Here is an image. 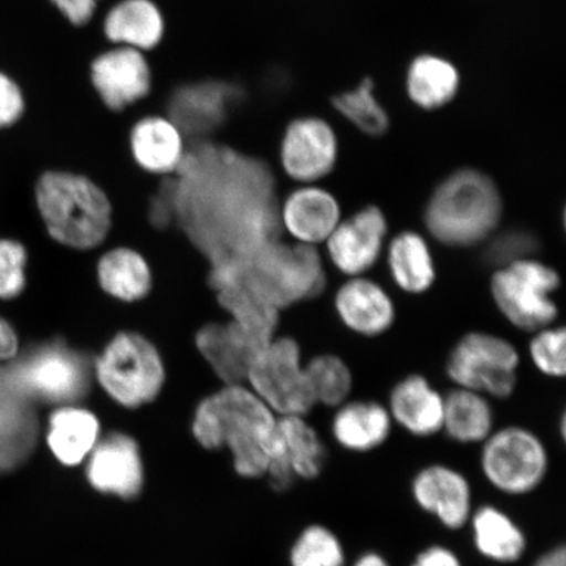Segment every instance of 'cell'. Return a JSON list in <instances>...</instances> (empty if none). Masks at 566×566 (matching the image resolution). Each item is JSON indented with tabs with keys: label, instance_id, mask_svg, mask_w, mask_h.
Listing matches in <instances>:
<instances>
[{
	"label": "cell",
	"instance_id": "cell-34",
	"mask_svg": "<svg viewBox=\"0 0 566 566\" xmlns=\"http://www.w3.org/2000/svg\"><path fill=\"white\" fill-rule=\"evenodd\" d=\"M292 566H345L346 555L339 537L323 525L303 530L290 554Z\"/></svg>",
	"mask_w": 566,
	"mask_h": 566
},
{
	"label": "cell",
	"instance_id": "cell-8",
	"mask_svg": "<svg viewBox=\"0 0 566 566\" xmlns=\"http://www.w3.org/2000/svg\"><path fill=\"white\" fill-rule=\"evenodd\" d=\"M480 469L488 484L511 497L539 490L549 471V452L535 431L507 424L481 443Z\"/></svg>",
	"mask_w": 566,
	"mask_h": 566
},
{
	"label": "cell",
	"instance_id": "cell-36",
	"mask_svg": "<svg viewBox=\"0 0 566 566\" xmlns=\"http://www.w3.org/2000/svg\"><path fill=\"white\" fill-rule=\"evenodd\" d=\"M565 328L549 325L534 332L528 345L531 363L544 377L562 379L566 373Z\"/></svg>",
	"mask_w": 566,
	"mask_h": 566
},
{
	"label": "cell",
	"instance_id": "cell-23",
	"mask_svg": "<svg viewBox=\"0 0 566 566\" xmlns=\"http://www.w3.org/2000/svg\"><path fill=\"white\" fill-rule=\"evenodd\" d=\"M165 18L153 0H119L105 12L103 32L112 46L150 53L165 35Z\"/></svg>",
	"mask_w": 566,
	"mask_h": 566
},
{
	"label": "cell",
	"instance_id": "cell-35",
	"mask_svg": "<svg viewBox=\"0 0 566 566\" xmlns=\"http://www.w3.org/2000/svg\"><path fill=\"white\" fill-rule=\"evenodd\" d=\"M539 250L541 242L534 232L525 229L497 230L483 244V259L486 265L497 269L535 258Z\"/></svg>",
	"mask_w": 566,
	"mask_h": 566
},
{
	"label": "cell",
	"instance_id": "cell-9",
	"mask_svg": "<svg viewBox=\"0 0 566 566\" xmlns=\"http://www.w3.org/2000/svg\"><path fill=\"white\" fill-rule=\"evenodd\" d=\"M520 364L518 349L506 338L472 331L452 346L444 370L455 387L505 400L518 386Z\"/></svg>",
	"mask_w": 566,
	"mask_h": 566
},
{
	"label": "cell",
	"instance_id": "cell-39",
	"mask_svg": "<svg viewBox=\"0 0 566 566\" xmlns=\"http://www.w3.org/2000/svg\"><path fill=\"white\" fill-rule=\"evenodd\" d=\"M71 25L81 28L91 23L102 0H49Z\"/></svg>",
	"mask_w": 566,
	"mask_h": 566
},
{
	"label": "cell",
	"instance_id": "cell-32",
	"mask_svg": "<svg viewBox=\"0 0 566 566\" xmlns=\"http://www.w3.org/2000/svg\"><path fill=\"white\" fill-rule=\"evenodd\" d=\"M317 405L337 408L348 401L353 391V374L348 364L336 354L325 353L306 365Z\"/></svg>",
	"mask_w": 566,
	"mask_h": 566
},
{
	"label": "cell",
	"instance_id": "cell-37",
	"mask_svg": "<svg viewBox=\"0 0 566 566\" xmlns=\"http://www.w3.org/2000/svg\"><path fill=\"white\" fill-rule=\"evenodd\" d=\"M27 251L13 240H0V298H15L25 286Z\"/></svg>",
	"mask_w": 566,
	"mask_h": 566
},
{
	"label": "cell",
	"instance_id": "cell-13",
	"mask_svg": "<svg viewBox=\"0 0 566 566\" xmlns=\"http://www.w3.org/2000/svg\"><path fill=\"white\" fill-rule=\"evenodd\" d=\"M90 81L105 108L122 113L150 95V63L138 49L111 46L92 60Z\"/></svg>",
	"mask_w": 566,
	"mask_h": 566
},
{
	"label": "cell",
	"instance_id": "cell-40",
	"mask_svg": "<svg viewBox=\"0 0 566 566\" xmlns=\"http://www.w3.org/2000/svg\"><path fill=\"white\" fill-rule=\"evenodd\" d=\"M410 566H463V563L451 548L434 544L422 549Z\"/></svg>",
	"mask_w": 566,
	"mask_h": 566
},
{
	"label": "cell",
	"instance_id": "cell-38",
	"mask_svg": "<svg viewBox=\"0 0 566 566\" xmlns=\"http://www.w3.org/2000/svg\"><path fill=\"white\" fill-rule=\"evenodd\" d=\"M27 113L23 86L10 71L0 69V130L17 127Z\"/></svg>",
	"mask_w": 566,
	"mask_h": 566
},
{
	"label": "cell",
	"instance_id": "cell-28",
	"mask_svg": "<svg viewBox=\"0 0 566 566\" xmlns=\"http://www.w3.org/2000/svg\"><path fill=\"white\" fill-rule=\"evenodd\" d=\"M38 441V419L30 401L2 389L0 392V473L17 469L31 455Z\"/></svg>",
	"mask_w": 566,
	"mask_h": 566
},
{
	"label": "cell",
	"instance_id": "cell-6",
	"mask_svg": "<svg viewBox=\"0 0 566 566\" xmlns=\"http://www.w3.org/2000/svg\"><path fill=\"white\" fill-rule=\"evenodd\" d=\"M562 286L555 268L536 258L494 269L490 282L494 306L514 328L534 332L554 325L558 307L552 295Z\"/></svg>",
	"mask_w": 566,
	"mask_h": 566
},
{
	"label": "cell",
	"instance_id": "cell-21",
	"mask_svg": "<svg viewBox=\"0 0 566 566\" xmlns=\"http://www.w3.org/2000/svg\"><path fill=\"white\" fill-rule=\"evenodd\" d=\"M87 475L97 491L136 497L142 486L138 446L130 437L112 434L91 451Z\"/></svg>",
	"mask_w": 566,
	"mask_h": 566
},
{
	"label": "cell",
	"instance_id": "cell-44",
	"mask_svg": "<svg viewBox=\"0 0 566 566\" xmlns=\"http://www.w3.org/2000/svg\"><path fill=\"white\" fill-rule=\"evenodd\" d=\"M3 386H2V379H0V392H2Z\"/></svg>",
	"mask_w": 566,
	"mask_h": 566
},
{
	"label": "cell",
	"instance_id": "cell-11",
	"mask_svg": "<svg viewBox=\"0 0 566 566\" xmlns=\"http://www.w3.org/2000/svg\"><path fill=\"white\" fill-rule=\"evenodd\" d=\"M98 381L119 405L136 408L157 398L165 369L157 349L136 334H119L97 359Z\"/></svg>",
	"mask_w": 566,
	"mask_h": 566
},
{
	"label": "cell",
	"instance_id": "cell-41",
	"mask_svg": "<svg viewBox=\"0 0 566 566\" xmlns=\"http://www.w3.org/2000/svg\"><path fill=\"white\" fill-rule=\"evenodd\" d=\"M18 348L19 343L15 331L0 317V360L15 358Z\"/></svg>",
	"mask_w": 566,
	"mask_h": 566
},
{
	"label": "cell",
	"instance_id": "cell-24",
	"mask_svg": "<svg viewBox=\"0 0 566 566\" xmlns=\"http://www.w3.org/2000/svg\"><path fill=\"white\" fill-rule=\"evenodd\" d=\"M198 348L219 377L237 385L245 379L254 357L265 348L235 323L211 324L197 337Z\"/></svg>",
	"mask_w": 566,
	"mask_h": 566
},
{
	"label": "cell",
	"instance_id": "cell-5",
	"mask_svg": "<svg viewBox=\"0 0 566 566\" xmlns=\"http://www.w3.org/2000/svg\"><path fill=\"white\" fill-rule=\"evenodd\" d=\"M35 200L56 242L90 250L101 244L109 231L108 197L84 174L49 169L35 184Z\"/></svg>",
	"mask_w": 566,
	"mask_h": 566
},
{
	"label": "cell",
	"instance_id": "cell-43",
	"mask_svg": "<svg viewBox=\"0 0 566 566\" xmlns=\"http://www.w3.org/2000/svg\"><path fill=\"white\" fill-rule=\"evenodd\" d=\"M352 566H391V564L388 563L384 555L369 551L360 555Z\"/></svg>",
	"mask_w": 566,
	"mask_h": 566
},
{
	"label": "cell",
	"instance_id": "cell-1",
	"mask_svg": "<svg viewBox=\"0 0 566 566\" xmlns=\"http://www.w3.org/2000/svg\"><path fill=\"white\" fill-rule=\"evenodd\" d=\"M175 174L188 229L218 265L244 260L277 240L275 176L264 157L222 142H193Z\"/></svg>",
	"mask_w": 566,
	"mask_h": 566
},
{
	"label": "cell",
	"instance_id": "cell-27",
	"mask_svg": "<svg viewBox=\"0 0 566 566\" xmlns=\"http://www.w3.org/2000/svg\"><path fill=\"white\" fill-rule=\"evenodd\" d=\"M494 430L490 399L470 389H452L443 396L442 431L459 444H481Z\"/></svg>",
	"mask_w": 566,
	"mask_h": 566
},
{
	"label": "cell",
	"instance_id": "cell-10",
	"mask_svg": "<svg viewBox=\"0 0 566 566\" xmlns=\"http://www.w3.org/2000/svg\"><path fill=\"white\" fill-rule=\"evenodd\" d=\"M253 392L281 417H306L316 406L300 344L293 338H273L248 370Z\"/></svg>",
	"mask_w": 566,
	"mask_h": 566
},
{
	"label": "cell",
	"instance_id": "cell-14",
	"mask_svg": "<svg viewBox=\"0 0 566 566\" xmlns=\"http://www.w3.org/2000/svg\"><path fill=\"white\" fill-rule=\"evenodd\" d=\"M388 230V219L378 205L354 211L325 242L332 265L348 277L370 272L385 251Z\"/></svg>",
	"mask_w": 566,
	"mask_h": 566
},
{
	"label": "cell",
	"instance_id": "cell-20",
	"mask_svg": "<svg viewBox=\"0 0 566 566\" xmlns=\"http://www.w3.org/2000/svg\"><path fill=\"white\" fill-rule=\"evenodd\" d=\"M387 409L410 436L429 438L442 431L443 395L421 374H409L392 387Z\"/></svg>",
	"mask_w": 566,
	"mask_h": 566
},
{
	"label": "cell",
	"instance_id": "cell-22",
	"mask_svg": "<svg viewBox=\"0 0 566 566\" xmlns=\"http://www.w3.org/2000/svg\"><path fill=\"white\" fill-rule=\"evenodd\" d=\"M331 433L339 448L366 454L381 448L392 433L394 422L386 406L374 400H348L336 408Z\"/></svg>",
	"mask_w": 566,
	"mask_h": 566
},
{
	"label": "cell",
	"instance_id": "cell-3",
	"mask_svg": "<svg viewBox=\"0 0 566 566\" xmlns=\"http://www.w3.org/2000/svg\"><path fill=\"white\" fill-rule=\"evenodd\" d=\"M504 200L490 175L460 168L446 176L423 208V226L436 242L449 248L483 245L500 230Z\"/></svg>",
	"mask_w": 566,
	"mask_h": 566
},
{
	"label": "cell",
	"instance_id": "cell-16",
	"mask_svg": "<svg viewBox=\"0 0 566 566\" xmlns=\"http://www.w3.org/2000/svg\"><path fill=\"white\" fill-rule=\"evenodd\" d=\"M410 492L416 505L444 528L458 531L469 525L473 493L469 479L454 467L434 463L416 473Z\"/></svg>",
	"mask_w": 566,
	"mask_h": 566
},
{
	"label": "cell",
	"instance_id": "cell-31",
	"mask_svg": "<svg viewBox=\"0 0 566 566\" xmlns=\"http://www.w3.org/2000/svg\"><path fill=\"white\" fill-rule=\"evenodd\" d=\"M97 272L105 292L117 300L134 302L150 292V269L139 253L126 248L106 253Z\"/></svg>",
	"mask_w": 566,
	"mask_h": 566
},
{
	"label": "cell",
	"instance_id": "cell-12",
	"mask_svg": "<svg viewBox=\"0 0 566 566\" xmlns=\"http://www.w3.org/2000/svg\"><path fill=\"white\" fill-rule=\"evenodd\" d=\"M279 160L290 179L310 186L334 172L338 159V140L323 118L298 116L283 127L279 142Z\"/></svg>",
	"mask_w": 566,
	"mask_h": 566
},
{
	"label": "cell",
	"instance_id": "cell-4",
	"mask_svg": "<svg viewBox=\"0 0 566 566\" xmlns=\"http://www.w3.org/2000/svg\"><path fill=\"white\" fill-rule=\"evenodd\" d=\"M214 279L235 280L279 311L316 298L328 282L315 247L282 244L279 240L244 260L218 265Z\"/></svg>",
	"mask_w": 566,
	"mask_h": 566
},
{
	"label": "cell",
	"instance_id": "cell-29",
	"mask_svg": "<svg viewBox=\"0 0 566 566\" xmlns=\"http://www.w3.org/2000/svg\"><path fill=\"white\" fill-rule=\"evenodd\" d=\"M98 421L81 408H61L49 421L48 443L63 464H80L96 446Z\"/></svg>",
	"mask_w": 566,
	"mask_h": 566
},
{
	"label": "cell",
	"instance_id": "cell-7",
	"mask_svg": "<svg viewBox=\"0 0 566 566\" xmlns=\"http://www.w3.org/2000/svg\"><path fill=\"white\" fill-rule=\"evenodd\" d=\"M6 391L27 401L66 402L83 398L90 386L86 359L62 344H46L0 371Z\"/></svg>",
	"mask_w": 566,
	"mask_h": 566
},
{
	"label": "cell",
	"instance_id": "cell-33",
	"mask_svg": "<svg viewBox=\"0 0 566 566\" xmlns=\"http://www.w3.org/2000/svg\"><path fill=\"white\" fill-rule=\"evenodd\" d=\"M335 109L358 130L370 137H381L387 133L389 118L374 96V83L366 77L357 88L334 97Z\"/></svg>",
	"mask_w": 566,
	"mask_h": 566
},
{
	"label": "cell",
	"instance_id": "cell-17",
	"mask_svg": "<svg viewBox=\"0 0 566 566\" xmlns=\"http://www.w3.org/2000/svg\"><path fill=\"white\" fill-rule=\"evenodd\" d=\"M334 306L346 329L367 338L386 335L398 315L387 290L365 275L345 281L335 294Z\"/></svg>",
	"mask_w": 566,
	"mask_h": 566
},
{
	"label": "cell",
	"instance_id": "cell-2",
	"mask_svg": "<svg viewBox=\"0 0 566 566\" xmlns=\"http://www.w3.org/2000/svg\"><path fill=\"white\" fill-rule=\"evenodd\" d=\"M277 423L256 394L232 385L202 401L193 431L203 448L229 446L240 475L259 478L265 475L277 446Z\"/></svg>",
	"mask_w": 566,
	"mask_h": 566
},
{
	"label": "cell",
	"instance_id": "cell-18",
	"mask_svg": "<svg viewBox=\"0 0 566 566\" xmlns=\"http://www.w3.org/2000/svg\"><path fill=\"white\" fill-rule=\"evenodd\" d=\"M127 145L134 165L155 176L175 174L187 151L179 127L163 115L138 118L130 127Z\"/></svg>",
	"mask_w": 566,
	"mask_h": 566
},
{
	"label": "cell",
	"instance_id": "cell-25",
	"mask_svg": "<svg viewBox=\"0 0 566 566\" xmlns=\"http://www.w3.org/2000/svg\"><path fill=\"white\" fill-rule=\"evenodd\" d=\"M469 525L480 556L495 564L518 563L527 551V536L511 515L493 505L473 511Z\"/></svg>",
	"mask_w": 566,
	"mask_h": 566
},
{
	"label": "cell",
	"instance_id": "cell-15",
	"mask_svg": "<svg viewBox=\"0 0 566 566\" xmlns=\"http://www.w3.org/2000/svg\"><path fill=\"white\" fill-rule=\"evenodd\" d=\"M277 427L279 442L266 470L274 490L285 492L296 479L321 476L327 463V450L306 417H281Z\"/></svg>",
	"mask_w": 566,
	"mask_h": 566
},
{
	"label": "cell",
	"instance_id": "cell-30",
	"mask_svg": "<svg viewBox=\"0 0 566 566\" xmlns=\"http://www.w3.org/2000/svg\"><path fill=\"white\" fill-rule=\"evenodd\" d=\"M459 73L441 56H417L408 71V95L423 109H437L449 104L459 88Z\"/></svg>",
	"mask_w": 566,
	"mask_h": 566
},
{
	"label": "cell",
	"instance_id": "cell-19",
	"mask_svg": "<svg viewBox=\"0 0 566 566\" xmlns=\"http://www.w3.org/2000/svg\"><path fill=\"white\" fill-rule=\"evenodd\" d=\"M342 219L337 198L315 184L294 190L280 212L283 228L296 243L313 247L327 242Z\"/></svg>",
	"mask_w": 566,
	"mask_h": 566
},
{
	"label": "cell",
	"instance_id": "cell-26",
	"mask_svg": "<svg viewBox=\"0 0 566 566\" xmlns=\"http://www.w3.org/2000/svg\"><path fill=\"white\" fill-rule=\"evenodd\" d=\"M389 275L401 292L422 295L434 286L437 268L428 240L421 233L406 230L387 245Z\"/></svg>",
	"mask_w": 566,
	"mask_h": 566
},
{
	"label": "cell",
	"instance_id": "cell-42",
	"mask_svg": "<svg viewBox=\"0 0 566 566\" xmlns=\"http://www.w3.org/2000/svg\"><path fill=\"white\" fill-rule=\"evenodd\" d=\"M533 566H566L565 546L551 548L536 558Z\"/></svg>",
	"mask_w": 566,
	"mask_h": 566
}]
</instances>
